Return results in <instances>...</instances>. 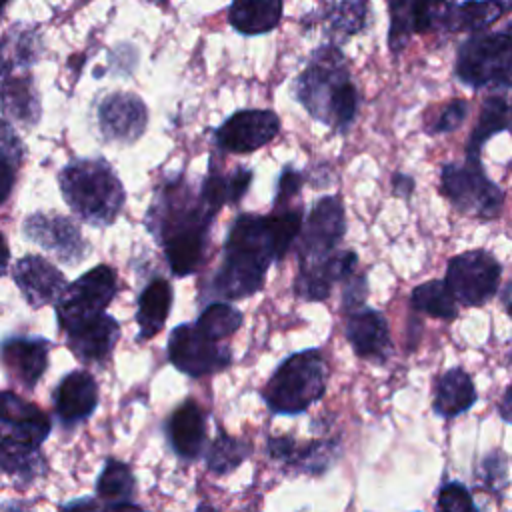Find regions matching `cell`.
<instances>
[{
  "instance_id": "6da1fadb",
  "label": "cell",
  "mask_w": 512,
  "mask_h": 512,
  "mask_svg": "<svg viewBox=\"0 0 512 512\" xmlns=\"http://www.w3.org/2000/svg\"><path fill=\"white\" fill-rule=\"evenodd\" d=\"M216 216L218 210L204 198L200 184L194 186L184 172L172 174L156 186L144 226L162 248L172 276L186 278L198 272Z\"/></svg>"
},
{
  "instance_id": "7a4b0ae2",
  "label": "cell",
  "mask_w": 512,
  "mask_h": 512,
  "mask_svg": "<svg viewBox=\"0 0 512 512\" xmlns=\"http://www.w3.org/2000/svg\"><path fill=\"white\" fill-rule=\"evenodd\" d=\"M272 262H276V240L268 214L242 212L226 232L210 292L224 300L250 298L264 288Z\"/></svg>"
},
{
  "instance_id": "3957f363",
  "label": "cell",
  "mask_w": 512,
  "mask_h": 512,
  "mask_svg": "<svg viewBox=\"0 0 512 512\" xmlns=\"http://www.w3.org/2000/svg\"><path fill=\"white\" fill-rule=\"evenodd\" d=\"M294 96L304 110L336 134H346L358 114V90L346 58L328 44L318 48L294 82Z\"/></svg>"
},
{
  "instance_id": "277c9868",
  "label": "cell",
  "mask_w": 512,
  "mask_h": 512,
  "mask_svg": "<svg viewBox=\"0 0 512 512\" xmlns=\"http://www.w3.org/2000/svg\"><path fill=\"white\" fill-rule=\"evenodd\" d=\"M58 186L68 208L94 228L114 224L126 202L124 186L104 156L70 160L58 172Z\"/></svg>"
},
{
  "instance_id": "5b68a950",
  "label": "cell",
  "mask_w": 512,
  "mask_h": 512,
  "mask_svg": "<svg viewBox=\"0 0 512 512\" xmlns=\"http://www.w3.org/2000/svg\"><path fill=\"white\" fill-rule=\"evenodd\" d=\"M328 366L320 348H306L286 356L266 380L260 396L276 416L304 414L326 394Z\"/></svg>"
},
{
  "instance_id": "8992f818",
  "label": "cell",
  "mask_w": 512,
  "mask_h": 512,
  "mask_svg": "<svg viewBox=\"0 0 512 512\" xmlns=\"http://www.w3.org/2000/svg\"><path fill=\"white\" fill-rule=\"evenodd\" d=\"M454 76L472 90L512 86V20L496 30L470 32L458 46Z\"/></svg>"
},
{
  "instance_id": "52a82bcc",
  "label": "cell",
  "mask_w": 512,
  "mask_h": 512,
  "mask_svg": "<svg viewBox=\"0 0 512 512\" xmlns=\"http://www.w3.org/2000/svg\"><path fill=\"white\" fill-rule=\"evenodd\" d=\"M440 192L460 214L478 220H496L506 194L488 178L480 152H466L464 162H446L440 168Z\"/></svg>"
},
{
  "instance_id": "ba28073f",
  "label": "cell",
  "mask_w": 512,
  "mask_h": 512,
  "mask_svg": "<svg viewBox=\"0 0 512 512\" xmlns=\"http://www.w3.org/2000/svg\"><path fill=\"white\" fill-rule=\"evenodd\" d=\"M502 264L488 250L476 248L452 256L446 264L444 282L458 304L468 308L484 306L498 294Z\"/></svg>"
},
{
  "instance_id": "9c48e42d",
  "label": "cell",
  "mask_w": 512,
  "mask_h": 512,
  "mask_svg": "<svg viewBox=\"0 0 512 512\" xmlns=\"http://www.w3.org/2000/svg\"><path fill=\"white\" fill-rule=\"evenodd\" d=\"M166 354L168 362L190 378H202L226 370L232 364L230 348L208 338L190 322H182L170 330Z\"/></svg>"
},
{
  "instance_id": "30bf717a",
  "label": "cell",
  "mask_w": 512,
  "mask_h": 512,
  "mask_svg": "<svg viewBox=\"0 0 512 512\" xmlns=\"http://www.w3.org/2000/svg\"><path fill=\"white\" fill-rule=\"evenodd\" d=\"M118 294V274L108 264H96L70 282L56 300L58 328L100 314Z\"/></svg>"
},
{
  "instance_id": "8fae6325",
  "label": "cell",
  "mask_w": 512,
  "mask_h": 512,
  "mask_svg": "<svg viewBox=\"0 0 512 512\" xmlns=\"http://www.w3.org/2000/svg\"><path fill=\"white\" fill-rule=\"evenodd\" d=\"M346 234L344 204L338 194L318 198L308 210L298 236V264L314 262L338 250Z\"/></svg>"
},
{
  "instance_id": "7c38bea8",
  "label": "cell",
  "mask_w": 512,
  "mask_h": 512,
  "mask_svg": "<svg viewBox=\"0 0 512 512\" xmlns=\"http://www.w3.org/2000/svg\"><path fill=\"white\" fill-rule=\"evenodd\" d=\"M390 34L388 44L394 54L402 52L412 34L450 30L456 0H388Z\"/></svg>"
},
{
  "instance_id": "4fadbf2b",
  "label": "cell",
  "mask_w": 512,
  "mask_h": 512,
  "mask_svg": "<svg viewBox=\"0 0 512 512\" xmlns=\"http://www.w3.org/2000/svg\"><path fill=\"white\" fill-rule=\"evenodd\" d=\"M280 132V118L266 108H244L230 114L212 132V142L226 154H248L268 142Z\"/></svg>"
},
{
  "instance_id": "5bb4252c",
  "label": "cell",
  "mask_w": 512,
  "mask_h": 512,
  "mask_svg": "<svg viewBox=\"0 0 512 512\" xmlns=\"http://www.w3.org/2000/svg\"><path fill=\"white\" fill-rule=\"evenodd\" d=\"M22 234L38 244L42 250L50 252L64 264H78L86 258L90 246L86 244L80 226L62 214L34 212L22 222Z\"/></svg>"
},
{
  "instance_id": "9a60e30c",
  "label": "cell",
  "mask_w": 512,
  "mask_h": 512,
  "mask_svg": "<svg viewBox=\"0 0 512 512\" xmlns=\"http://www.w3.org/2000/svg\"><path fill=\"white\" fill-rule=\"evenodd\" d=\"M98 130L108 144L136 142L148 124L146 104L130 92H114L100 100L96 108Z\"/></svg>"
},
{
  "instance_id": "2e32d148",
  "label": "cell",
  "mask_w": 512,
  "mask_h": 512,
  "mask_svg": "<svg viewBox=\"0 0 512 512\" xmlns=\"http://www.w3.org/2000/svg\"><path fill=\"white\" fill-rule=\"evenodd\" d=\"M358 272V254L354 250H336L326 258L298 264L294 294L306 302H326L334 284L346 282Z\"/></svg>"
},
{
  "instance_id": "e0dca14e",
  "label": "cell",
  "mask_w": 512,
  "mask_h": 512,
  "mask_svg": "<svg viewBox=\"0 0 512 512\" xmlns=\"http://www.w3.org/2000/svg\"><path fill=\"white\" fill-rule=\"evenodd\" d=\"M52 342L42 336L10 334L2 340V366L6 376L22 390L32 392L50 362Z\"/></svg>"
},
{
  "instance_id": "ac0fdd59",
  "label": "cell",
  "mask_w": 512,
  "mask_h": 512,
  "mask_svg": "<svg viewBox=\"0 0 512 512\" xmlns=\"http://www.w3.org/2000/svg\"><path fill=\"white\" fill-rule=\"evenodd\" d=\"M68 350L84 364L104 362L120 340V324L106 310L60 326Z\"/></svg>"
},
{
  "instance_id": "d6986e66",
  "label": "cell",
  "mask_w": 512,
  "mask_h": 512,
  "mask_svg": "<svg viewBox=\"0 0 512 512\" xmlns=\"http://www.w3.org/2000/svg\"><path fill=\"white\" fill-rule=\"evenodd\" d=\"M98 398V382L88 370L76 368L64 374L52 392L54 414L60 426L66 430H74L76 426L86 422L98 408Z\"/></svg>"
},
{
  "instance_id": "ffe728a7",
  "label": "cell",
  "mask_w": 512,
  "mask_h": 512,
  "mask_svg": "<svg viewBox=\"0 0 512 512\" xmlns=\"http://www.w3.org/2000/svg\"><path fill=\"white\" fill-rule=\"evenodd\" d=\"M12 280L24 302L34 310L46 304H56L68 286L64 272L38 254H26L18 258L12 266Z\"/></svg>"
},
{
  "instance_id": "44dd1931",
  "label": "cell",
  "mask_w": 512,
  "mask_h": 512,
  "mask_svg": "<svg viewBox=\"0 0 512 512\" xmlns=\"http://www.w3.org/2000/svg\"><path fill=\"white\" fill-rule=\"evenodd\" d=\"M352 352L368 362L386 364L394 352L388 320L380 310L360 306L352 310L344 328Z\"/></svg>"
},
{
  "instance_id": "7402d4cb",
  "label": "cell",
  "mask_w": 512,
  "mask_h": 512,
  "mask_svg": "<svg viewBox=\"0 0 512 512\" xmlns=\"http://www.w3.org/2000/svg\"><path fill=\"white\" fill-rule=\"evenodd\" d=\"M340 440H310L296 442L292 436H272L268 438V454L272 460L282 462L298 474L320 476L324 474L340 456Z\"/></svg>"
},
{
  "instance_id": "603a6c76",
  "label": "cell",
  "mask_w": 512,
  "mask_h": 512,
  "mask_svg": "<svg viewBox=\"0 0 512 512\" xmlns=\"http://www.w3.org/2000/svg\"><path fill=\"white\" fill-rule=\"evenodd\" d=\"M52 430V418L34 402L24 400L12 390L2 392V438L42 446Z\"/></svg>"
},
{
  "instance_id": "cb8c5ba5",
  "label": "cell",
  "mask_w": 512,
  "mask_h": 512,
  "mask_svg": "<svg viewBox=\"0 0 512 512\" xmlns=\"http://www.w3.org/2000/svg\"><path fill=\"white\" fill-rule=\"evenodd\" d=\"M164 434L180 460H198L206 448V412L194 398H186L166 418Z\"/></svg>"
},
{
  "instance_id": "d4e9b609",
  "label": "cell",
  "mask_w": 512,
  "mask_h": 512,
  "mask_svg": "<svg viewBox=\"0 0 512 512\" xmlns=\"http://www.w3.org/2000/svg\"><path fill=\"white\" fill-rule=\"evenodd\" d=\"M512 130V86L490 88L478 112V120L468 136L466 152H482V146L500 132Z\"/></svg>"
},
{
  "instance_id": "484cf974",
  "label": "cell",
  "mask_w": 512,
  "mask_h": 512,
  "mask_svg": "<svg viewBox=\"0 0 512 512\" xmlns=\"http://www.w3.org/2000/svg\"><path fill=\"white\" fill-rule=\"evenodd\" d=\"M478 400L476 384L472 376L462 368L454 366L442 372L434 382L432 410L444 420H452L468 412Z\"/></svg>"
},
{
  "instance_id": "4316f807",
  "label": "cell",
  "mask_w": 512,
  "mask_h": 512,
  "mask_svg": "<svg viewBox=\"0 0 512 512\" xmlns=\"http://www.w3.org/2000/svg\"><path fill=\"white\" fill-rule=\"evenodd\" d=\"M174 302V288L164 276L150 278L138 294V340H152L166 324Z\"/></svg>"
},
{
  "instance_id": "83f0119b",
  "label": "cell",
  "mask_w": 512,
  "mask_h": 512,
  "mask_svg": "<svg viewBox=\"0 0 512 512\" xmlns=\"http://www.w3.org/2000/svg\"><path fill=\"white\" fill-rule=\"evenodd\" d=\"M96 496L102 500V506L112 508H140L134 504L136 496V478L130 464L118 458H106L98 478H96Z\"/></svg>"
},
{
  "instance_id": "f1b7e54d",
  "label": "cell",
  "mask_w": 512,
  "mask_h": 512,
  "mask_svg": "<svg viewBox=\"0 0 512 512\" xmlns=\"http://www.w3.org/2000/svg\"><path fill=\"white\" fill-rule=\"evenodd\" d=\"M2 110H4V118H12L16 124L24 128H32L38 124L42 114L40 98L28 76L12 78L10 74H4Z\"/></svg>"
},
{
  "instance_id": "f546056e",
  "label": "cell",
  "mask_w": 512,
  "mask_h": 512,
  "mask_svg": "<svg viewBox=\"0 0 512 512\" xmlns=\"http://www.w3.org/2000/svg\"><path fill=\"white\" fill-rule=\"evenodd\" d=\"M280 18L282 0H234L228 12L230 24L248 36L276 28Z\"/></svg>"
},
{
  "instance_id": "4dcf8cb0",
  "label": "cell",
  "mask_w": 512,
  "mask_h": 512,
  "mask_svg": "<svg viewBox=\"0 0 512 512\" xmlns=\"http://www.w3.org/2000/svg\"><path fill=\"white\" fill-rule=\"evenodd\" d=\"M0 466L6 476H12L22 484H30L46 474V458L40 446L18 444L6 438L0 442Z\"/></svg>"
},
{
  "instance_id": "1f68e13d",
  "label": "cell",
  "mask_w": 512,
  "mask_h": 512,
  "mask_svg": "<svg viewBox=\"0 0 512 512\" xmlns=\"http://www.w3.org/2000/svg\"><path fill=\"white\" fill-rule=\"evenodd\" d=\"M410 306L416 312H422L426 316L438 318V320H454L458 316V300L448 288V284L438 278L422 282L412 288L410 292Z\"/></svg>"
},
{
  "instance_id": "d6a6232c",
  "label": "cell",
  "mask_w": 512,
  "mask_h": 512,
  "mask_svg": "<svg viewBox=\"0 0 512 512\" xmlns=\"http://www.w3.org/2000/svg\"><path fill=\"white\" fill-rule=\"evenodd\" d=\"M512 12V0H464L456 6L450 32H480Z\"/></svg>"
},
{
  "instance_id": "836d02e7",
  "label": "cell",
  "mask_w": 512,
  "mask_h": 512,
  "mask_svg": "<svg viewBox=\"0 0 512 512\" xmlns=\"http://www.w3.org/2000/svg\"><path fill=\"white\" fill-rule=\"evenodd\" d=\"M250 454H252L250 442L220 430L218 436L208 446L206 468L216 476H224L234 472L244 460L250 458Z\"/></svg>"
},
{
  "instance_id": "e575fe53",
  "label": "cell",
  "mask_w": 512,
  "mask_h": 512,
  "mask_svg": "<svg viewBox=\"0 0 512 512\" xmlns=\"http://www.w3.org/2000/svg\"><path fill=\"white\" fill-rule=\"evenodd\" d=\"M244 322V314L232 306L228 300H214L204 306V310L196 318V328L204 332L208 338L222 342L230 338Z\"/></svg>"
},
{
  "instance_id": "d590c367",
  "label": "cell",
  "mask_w": 512,
  "mask_h": 512,
  "mask_svg": "<svg viewBox=\"0 0 512 512\" xmlns=\"http://www.w3.org/2000/svg\"><path fill=\"white\" fill-rule=\"evenodd\" d=\"M0 146H2V156H0V176H2V182H0V200L6 202L10 192H12V186H14V180H16V170L20 166V160L24 156V146H22V140L20 136L14 132L12 124L8 122V118H4L2 122V140H0Z\"/></svg>"
},
{
  "instance_id": "8d00e7d4",
  "label": "cell",
  "mask_w": 512,
  "mask_h": 512,
  "mask_svg": "<svg viewBox=\"0 0 512 512\" xmlns=\"http://www.w3.org/2000/svg\"><path fill=\"white\" fill-rule=\"evenodd\" d=\"M476 474L488 490H492L496 494L502 492L508 484V478H510L506 452L500 450V448H494L488 454H484V458L478 464Z\"/></svg>"
},
{
  "instance_id": "74e56055",
  "label": "cell",
  "mask_w": 512,
  "mask_h": 512,
  "mask_svg": "<svg viewBox=\"0 0 512 512\" xmlns=\"http://www.w3.org/2000/svg\"><path fill=\"white\" fill-rule=\"evenodd\" d=\"M436 510L444 512H474L478 506L472 500L470 490L456 480H446L436 492Z\"/></svg>"
},
{
  "instance_id": "f35d334b",
  "label": "cell",
  "mask_w": 512,
  "mask_h": 512,
  "mask_svg": "<svg viewBox=\"0 0 512 512\" xmlns=\"http://www.w3.org/2000/svg\"><path fill=\"white\" fill-rule=\"evenodd\" d=\"M468 110H470L468 100H464V98L450 100L448 104H444L440 108L438 116L426 126V132L436 136V134H448V132L458 130L464 124V120L468 118Z\"/></svg>"
},
{
  "instance_id": "ab89813d",
  "label": "cell",
  "mask_w": 512,
  "mask_h": 512,
  "mask_svg": "<svg viewBox=\"0 0 512 512\" xmlns=\"http://www.w3.org/2000/svg\"><path fill=\"white\" fill-rule=\"evenodd\" d=\"M304 172L296 170L294 166H284L278 174L272 206H292L300 202V190L304 186Z\"/></svg>"
},
{
  "instance_id": "60d3db41",
  "label": "cell",
  "mask_w": 512,
  "mask_h": 512,
  "mask_svg": "<svg viewBox=\"0 0 512 512\" xmlns=\"http://www.w3.org/2000/svg\"><path fill=\"white\" fill-rule=\"evenodd\" d=\"M364 2L366 0H350L346 4H338L332 14V30L336 34H356L364 26Z\"/></svg>"
},
{
  "instance_id": "b9f144b4",
  "label": "cell",
  "mask_w": 512,
  "mask_h": 512,
  "mask_svg": "<svg viewBox=\"0 0 512 512\" xmlns=\"http://www.w3.org/2000/svg\"><path fill=\"white\" fill-rule=\"evenodd\" d=\"M342 306L344 310H356L360 306H364L366 296H368V280L364 272H356L352 274L346 282H342Z\"/></svg>"
},
{
  "instance_id": "7bdbcfd3",
  "label": "cell",
  "mask_w": 512,
  "mask_h": 512,
  "mask_svg": "<svg viewBox=\"0 0 512 512\" xmlns=\"http://www.w3.org/2000/svg\"><path fill=\"white\" fill-rule=\"evenodd\" d=\"M416 188V180L410 176V174H402V172H396L392 176V190L396 196H402V198H410L412 192Z\"/></svg>"
},
{
  "instance_id": "ee69618b",
  "label": "cell",
  "mask_w": 512,
  "mask_h": 512,
  "mask_svg": "<svg viewBox=\"0 0 512 512\" xmlns=\"http://www.w3.org/2000/svg\"><path fill=\"white\" fill-rule=\"evenodd\" d=\"M498 414L506 424H512V380L506 386V390L498 402Z\"/></svg>"
},
{
  "instance_id": "f6af8a7d",
  "label": "cell",
  "mask_w": 512,
  "mask_h": 512,
  "mask_svg": "<svg viewBox=\"0 0 512 512\" xmlns=\"http://www.w3.org/2000/svg\"><path fill=\"white\" fill-rule=\"evenodd\" d=\"M500 304L506 310V314L512 318V280L502 288L500 292Z\"/></svg>"
},
{
  "instance_id": "bcb514c9",
  "label": "cell",
  "mask_w": 512,
  "mask_h": 512,
  "mask_svg": "<svg viewBox=\"0 0 512 512\" xmlns=\"http://www.w3.org/2000/svg\"><path fill=\"white\" fill-rule=\"evenodd\" d=\"M510 346H512V340H510ZM510 362H512V348H510Z\"/></svg>"
},
{
  "instance_id": "7dc6e473",
  "label": "cell",
  "mask_w": 512,
  "mask_h": 512,
  "mask_svg": "<svg viewBox=\"0 0 512 512\" xmlns=\"http://www.w3.org/2000/svg\"><path fill=\"white\" fill-rule=\"evenodd\" d=\"M152 2H162V0H152Z\"/></svg>"
}]
</instances>
